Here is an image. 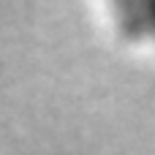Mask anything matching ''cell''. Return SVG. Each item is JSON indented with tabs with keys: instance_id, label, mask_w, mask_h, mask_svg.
I'll use <instances>...</instances> for the list:
<instances>
[{
	"instance_id": "6da1fadb",
	"label": "cell",
	"mask_w": 155,
	"mask_h": 155,
	"mask_svg": "<svg viewBox=\"0 0 155 155\" xmlns=\"http://www.w3.org/2000/svg\"><path fill=\"white\" fill-rule=\"evenodd\" d=\"M117 27L131 41H155V0H123L114 5Z\"/></svg>"
}]
</instances>
